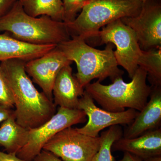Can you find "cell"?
I'll return each instance as SVG.
<instances>
[{"label":"cell","mask_w":161,"mask_h":161,"mask_svg":"<svg viewBox=\"0 0 161 161\" xmlns=\"http://www.w3.org/2000/svg\"><path fill=\"white\" fill-rule=\"evenodd\" d=\"M23 60L13 59L0 62L14 99L16 120L28 130L40 126L56 113V106L43 92L36 88L25 70Z\"/></svg>","instance_id":"obj_1"},{"label":"cell","mask_w":161,"mask_h":161,"mask_svg":"<svg viewBox=\"0 0 161 161\" xmlns=\"http://www.w3.org/2000/svg\"><path fill=\"white\" fill-rule=\"evenodd\" d=\"M35 45H58L71 39L68 27L64 22L46 15L34 17L26 13L19 0L0 18V33Z\"/></svg>","instance_id":"obj_2"},{"label":"cell","mask_w":161,"mask_h":161,"mask_svg":"<svg viewBox=\"0 0 161 161\" xmlns=\"http://www.w3.org/2000/svg\"><path fill=\"white\" fill-rule=\"evenodd\" d=\"M106 44L105 48L101 50L88 45L82 38L72 36L57 47L69 60L76 64L78 72L75 77L84 88L95 79L101 82L109 78L113 81L122 77L123 71L119 68L114 55L115 46Z\"/></svg>","instance_id":"obj_3"},{"label":"cell","mask_w":161,"mask_h":161,"mask_svg":"<svg viewBox=\"0 0 161 161\" xmlns=\"http://www.w3.org/2000/svg\"><path fill=\"white\" fill-rule=\"evenodd\" d=\"M147 72L139 67L129 83L120 77L108 85L102 84L98 80L90 83L84 90L106 111L121 112L129 108L140 112L148 102L152 91V87L147 83Z\"/></svg>","instance_id":"obj_4"},{"label":"cell","mask_w":161,"mask_h":161,"mask_svg":"<svg viewBox=\"0 0 161 161\" xmlns=\"http://www.w3.org/2000/svg\"><path fill=\"white\" fill-rule=\"evenodd\" d=\"M142 5L139 0H88L80 14L67 24L71 37L78 36L86 41L115 20L138 14Z\"/></svg>","instance_id":"obj_5"},{"label":"cell","mask_w":161,"mask_h":161,"mask_svg":"<svg viewBox=\"0 0 161 161\" xmlns=\"http://www.w3.org/2000/svg\"><path fill=\"white\" fill-rule=\"evenodd\" d=\"M94 45L111 43L116 47L114 55L119 66L122 67L132 79L138 69L142 54L134 31L121 19L103 27L94 37L86 41Z\"/></svg>","instance_id":"obj_6"},{"label":"cell","mask_w":161,"mask_h":161,"mask_svg":"<svg viewBox=\"0 0 161 161\" xmlns=\"http://www.w3.org/2000/svg\"><path fill=\"white\" fill-rule=\"evenodd\" d=\"M86 120V115L83 110L59 107L58 112L46 122L29 130L27 143L16 155L24 160L33 161L54 136L66 128L83 123Z\"/></svg>","instance_id":"obj_7"},{"label":"cell","mask_w":161,"mask_h":161,"mask_svg":"<svg viewBox=\"0 0 161 161\" xmlns=\"http://www.w3.org/2000/svg\"><path fill=\"white\" fill-rule=\"evenodd\" d=\"M100 143V136L92 137L69 127L54 136L43 150L64 161H91L99 150Z\"/></svg>","instance_id":"obj_8"},{"label":"cell","mask_w":161,"mask_h":161,"mask_svg":"<svg viewBox=\"0 0 161 161\" xmlns=\"http://www.w3.org/2000/svg\"><path fill=\"white\" fill-rule=\"evenodd\" d=\"M134 31L141 49L143 51L161 47V6L150 0L143 4L139 13L121 19Z\"/></svg>","instance_id":"obj_9"},{"label":"cell","mask_w":161,"mask_h":161,"mask_svg":"<svg viewBox=\"0 0 161 161\" xmlns=\"http://www.w3.org/2000/svg\"><path fill=\"white\" fill-rule=\"evenodd\" d=\"M78 109L83 110L88 117L84 126L76 128L78 132L95 137L99 136L101 131L115 125H130L138 113V111L128 109L123 112H108L96 106L93 98L85 91L79 98Z\"/></svg>","instance_id":"obj_10"},{"label":"cell","mask_w":161,"mask_h":161,"mask_svg":"<svg viewBox=\"0 0 161 161\" xmlns=\"http://www.w3.org/2000/svg\"><path fill=\"white\" fill-rule=\"evenodd\" d=\"M72 63L56 47L40 58L26 62L25 70L47 98L53 101V86L58 74L64 67Z\"/></svg>","instance_id":"obj_11"},{"label":"cell","mask_w":161,"mask_h":161,"mask_svg":"<svg viewBox=\"0 0 161 161\" xmlns=\"http://www.w3.org/2000/svg\"><path fill=\"white\" fill-rule=\"evenodd\" d=\"M150 99L123 132V137L133 138L160 128L161 86L152 87Z\"/></svg>","instance_id":"obj_12"},{"label":"cell","mask_w":161,"mask_h":161,"mask_svg":"<svg viewBox=\"0 0 161 161\" xmlns=\"http://www.w3.org/2000/svg\"><path fill=\"white\" fill-rule=\"evenodd\" d=\"M70 65L64 67L58 74L53 86V99L56 106L75 109H78L84 88L73 75Z\"/></svg>","instance_id":"obj_13"},{"label":"cell","mask_w":161,"mask_h":161,"mask_svg":"<svg viewBox=\"0 0 161 161\" xmlns=\"http://www.w3.org/2000/svg\"><path fill=\"white\" fill-rule=\"evenodd\" d=\"M127 152L144 160L161 156V128L133 138L122 137L112 144V151Z\"/></svg>","instance_id":"obj_14"},{"label":"cell","mask_w":161,"mask_h":161,"mask_svg":"<svg viewBox=\"0 0 161 161\" xmlns=\"http://www.w3.org/2000/svg\"><path fill=\"white\" fill-rule=\"evenodd\" d=\"M57 46L25 43L13 38L7 33L3 32L0 34V62L13 59L27 62L40 58Z\"/></svg>","instance_id":"obj_15"},{"label":"cell","mask_w":161,"mask_h":161,"mask_svg":"<svg viewBox=\"0 0 161 161\" xmlns=\"http://www.w3.org/2000/svg\"><path fill=\"white\" fill-rule=\"evenodd\" d=\"M29 135V130L17 122L14 113L3 121L0 126V146L7 153L17 155L27 143Z\"/></svg>","instance_id":"obj_16"},{"label":"cell","mask_w":161,"mask_h":161,"mask_svg":"<svg viewBox=\"0 0 161 161\" xmlns=\"http://www.w3.org/2000/svg\"><path fill=\"white\" fill-rule=\"evenodd\" d=\"M26 13L34 17L46 15L52 19L63 22L62 0H19Z\"/></svg>","instance_id":"obj_17"},{"label":"cell","mask_w":161,"mask_h":161,"mask_svg":"<svg viewBox=\"0 0 161 161\" xmlns=\"http://www.w3.org/2000/svg\"><path fill=\"white\" fill-rule=\"evenodd\" d=\"M138 66L147 72L151 87L161 86V47L143 51Z\"/></svg>","instance_id":"obj_18"},{"label":"cell","mask_w":161,"mask_h":161,"mask_svg":"<svg viewBox=\"0 0 161 161\" xmlns=\"http://www.w3.org/2000/svg\"><path fill=\"white\" fill-rule=\"evenodd\" d=\"M123 134L120 125L112 126L106 131L101 132L100 147L91 161H115L112 154V145L122 137Z\"/></svg>","instance_id":"obj_19"},{"label":"cell","mask_w":161,"mask_h":161,"mask_svg":"<svg viewBox=\"0 0 161 161\" xmlns=\"http://www.w3.org/2000/svg\"><path fill=\"white\" fill-rule=\"evenodd\" d=\"M64 7L63 22L66 24L73 22L88 0H62Z\"/></svg>","instance_id":"obj_20"},{"label":"cell","mask_w":161,"mask_h":161,"mask_svg":"<svg viewBox=\"0 0 161 161\" xmlns=\"http://www.w3.org/2000/svg\"><path fill=\"white\" fill-rule=\"evenodd\" d=\"M0 105L12 109L14 107L12 92L0 69Z\"/></svg>","instance_id":"obj_21"},{"label":"cell","mask_w":161,"mask_h":161,"mask_svg":"<svg viewBox=\"0 0 161 161\" xmlns=\"http://www.w3.org/2000/svg\"><path fill=\"white\" fill-rule=\"evenodd\" d=\"M33 161H64L51 152L42 150Z\"/></svg>","instance_id":"obj_22"},{"label":"cell","mask_w":161,"mask_h":161,"mask_svg":"<svg viewBox=\"0 0 161 161\" xmlns=\"http://www.w3.org/2000/svg\"><path fill=\"white\" fill-rule=\"evenodd\" d=\"M18 0H0V18L6 14Z\"/></svg>","instance_id":"obj_23"},{"label":"cell","mask_w":161,"mask_h":161,"mask_svg":"<svg viewBox=\"0 0 161 161\" xmlns=\"http://www.w3.org/2000/svg\"><path fill=\"white\" fill-rule=\"evenodd\" d=\"M14 113V110L0 105V123L3 122Z\"/></svg>","instance_id":"obj_24"},{"label":"cell","mask_w":161,"mask_h":161,"mask_svg":"<svg viewBox=\"0 0 161 161\" xmlns=\"http://www.w3.org/2000/svg\"><path fill=\"white\" fill-rule=\"evenodd\" d=\"M0 161H27L19 158L14 154L6 153L0 151Z\"/></svg>","instance_id":"obj_25"},{"label":"cell","mask_w":161,"mask_h":161,"mask_svg":"<svg viewBox=\"0 0 161 161\" xmlns=\"http://www.w3.org/2000/svg\"><path fill=\"white\" fill-rule=\"evenodd\" d=\"M118 161H144L136 156L127 152H124L122 158Z\"/></svg>","instance_id":"obj_26"},{"label":"cell","mask_w":161,"mask_h":161,"mask_svg":"<svg viewBox=\"0 0 161 161\" xmlns=\"http://www.w3.org/2000/svg\"><path fill=\"white\" fill-rule=\"evenodd\" d=\"M144 161H161V156L150 158L144 160Z\"/></svg>","instance_id":"obj_27"},{"label":"cell","mask_w":161,"mask_h":161,"mask_svg":"<svg viewBox=\"0 0 161 161\" xmlns=\"http://www.w3.org/2000/svg\"><path fill=\"white\" fill-rule=\"evenodd\" d=\"M139 1L141 2L142 4H144V3H147V2L149 1V0H139Z\"/></svg>","instance_id":"obj_28"}]
</instances>
